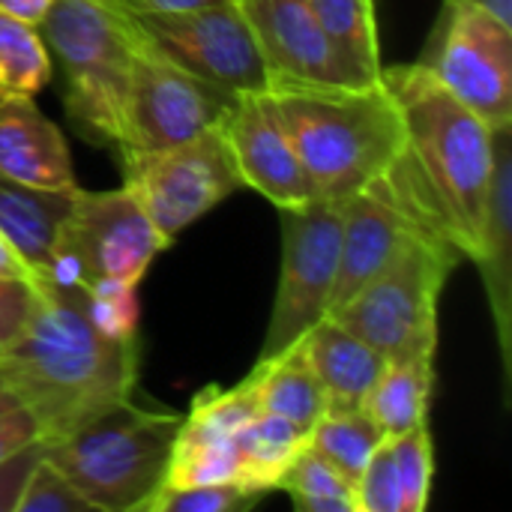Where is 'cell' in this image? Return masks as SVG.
<instances>
[{
    "mask_svg": "<svg viewBox=\"0 0 512 512\" xmlns=\"http://www.w3.org/2000/svg\"><path fill=\"white\" fill-rule=\"evenodd\" d=\"M0 378L48 447L132 399L138 339H108L90 324L78 291L39 285L27 327L0 351Z\"/></svg>",
    "mask_w": 512,
    "mask_h": 512,
    "instance_id": "6da1fadb",
    "label": "cell"
},
{
    "mask_svg": "<svg viewBox=\"0 0 512 512\" xmlns=\"http://www.w3.org/2000/svg\"><path fill=\"white\" fill-rule=\"evenodd\" d=\"M381 75L402 105L408 129L402 165L420 204L462 258L474 261L489 216L495 129L465 108L420 60L384 66Z\"/></svg>",
    "mask_w": 512,
    "mask_h": 512,
    "instance_id": "7a4b0ae2",
    "label": "cell"
},
{
    "mask_svg": "<svg viewBox=\"0 0 512 512\" xmlns=\"http://www.w3.org/2000/svg\"><path fill=\"white\" fill-rule=\"evenodd\" d=\"M267 93L327 201L369 189L408 147L402 105L384 75L357 84L273 78Z\"/></svg>",
    "mask_w": 512,
    "mask_h": 512,
    "instance_id": "3957f363",
    "label": "cell"
},
{
    "mask_svg": "<svg viewBox=\"0 0 512 512\" xmlns=\"http://www.w3.org/2000/svg\"><path fill=\"white\" fill-rule=\"evenodd\" d=\"M39 30L63 72L69 123L117 156L123 93L144 39L132 9L123 0H54Z\"/></svg>",
    "mask_w": 512,
    "mask_h": 512,
    "instance_id": "277c9868",
    "label": "cell"
},
{
    "mask_svg": "<svg viewBox=\"0 0 512 512\" xmlns=\"http://www.w3.org/2000/svg\"><path fill=\"white\" fill-rule=\"evenodd\" d=\"M183 414L147 411L132 399L48 444L60 474L93 512H144L162 489Z\"/></svg>",
    "mask_w": 512,
    "mask_h": 512,
    "instance_id": "5b68a950",
    "label": "cell"
},
{
    "mask_svg": "<svg viewBox=\"0 0 512 512\" xmlns=\"http://www.w3.org/2000/svg\"><path fill=\"white\" fill-rule=\"evenodd\" d=\"M462 252L432 231H417L402 252L327 318L375 348L387 363L438 351V303Z\"/></svg>",
    "mask_w": 512,
    "mask_h": 512,
    "instance_id": "8992f818",
    "label": "cell"
},
{
    "mask_svg": "<svg viewBox=\"0 0 512 512\" xmlns=\"http://www.w3.org/2000/svg\"><path fill=\"white\" fill-rule=\"evenodd\" d=\"M171 246L126 186L75 189L39 285L84 291L96 282L141 285L150 264Z\"/></svg>",
    "mask_w": 512,
    "mask_h": 512,
    "instance_id": "52a82bcc",
    "label": "cell"
},
{
    "mask_svg": "<svg viewBox=\"0 0 512 512\" xmlns=\"http://www.w3.org/2000/svg\"><path fill=\"white\" fill-rule=\"evenodd\" d=\"M120 168L123 186L171 243L225 198L246 189L222 120L174 147L129 153Z\"/></svg>",
    "mask_w": 512,
    "mask_h": 512,
    "instance_id": "ba28073f",
    "label": "cell"
},
{
    "mask_svg": "<svg viewBox=\"0 0 512 512\" xmlns=\"http://www.w3.org/2000/svg\"><path fill=\"white\" fill-rule=\"evenodd\" d=\"M282 267L258 360L297 345L330 312L342 252V201L279 210Z\"/></svg>",
    "mask_w": 512,
    "mask_h": 512,
    "instance_id": "9c48e42d",
    "label": "cell"
},
{
    "mask_svg": "<svg viewBox=\"0 0 512 512\" xmlns=\"http://www.w3.org/2000/svg\"><path fill=\"white\" fill-rule=\"evenodd\" d=\"M231 102V93L177 66L144 36L123 93L117 162L195 138L219 123Z\"/></svg>",
    "mask_w": 512,
    "mask_h": 512,
    "instance_id": "30bf717a",
    "label": "cell"
},
{
    "mask_svg": "<svg viewBox=\"0 0 512 512\" xmlns=\"http://www.w3.org/2000/svg\"><path fill=\"white\" fill-rule=\"evenodd\" d=\"M492 129L512 126V27L474 0H447L420 60Z\"/></svg>",
    "mask_w": 512,
    "mask_h": 512,
    "instance_id": "8fae6325",
    "label": "cell"
},
{
    "mask_svg": "<svg viewBox=\"0 0 512 512\" xmlns=\"http://www.w3.org/2000/svg\"><path fill=\"white\" fill-rule=\"evenodd\" d=\"M144 36L177 66L231 96L267 90L273 72L243 9L228 0L189 12H135Z\"/></svg>",
    "mask_w": 512,
    "mask_h": 512,
    "instance_id": "7c38bea8",
    "label": "cell"
},
{
    "mask_svg": "<svg viewBox=\"0 0 512 512\" xmlns=\"http://www.w3.org/2000/svg\"><path fill=\"white\" fill-rule=\"evenodd\" d=\"M222 129L243 186L261 192L276 210L303 207L321 198L267 90L234 96L222 117Z\"/></svg>",
    "mask_w": 512,
    "mask_h": 512,
    "instance_id": "4fadbf2b",
    "label": "cell"
},
{
    "mask_svg": "<svg viewBox=\"0 0 512 512\" xmlns=\"http://www.w3.org/2000/svg\"><path fill=\"white\" fill-rule=\"evenodd\" d=\"M258 414L255 384L246 375L234 387H204L174 438L162 489L237 480V432Z\"/></svg>",
    "mask_w": 512,
    "mask_h": 512,
    "instance_id": "5bb4252c",
    "label": "cell"
},
{
    "mask_svg": "<svg viewBox=\"0 0 512 512\" xmlns=\"http://www.w3.org/2000/svg\"><path fill=\"white\" fill-rule=\"evenodd\" d=\"M255 30L273 78L297 81H345L357 84L309 0H234Z\"/></svg>",
    "mask_w": 512,
    "mask_h": 512,
    "instance_id": "9a60e30c",
    "label": "cell"
},
{
    "mask_svg": "<svg viewBox=\"0 0 512 512\" xmlns=\"http://www.w3.org/2000/svg\"><path fill=\"white\" fill-rule=\"evenodd\" d=\"M0 177L33 189L78 186L69 144L36 96L0 99Z\"/></svg>",
    "mask_w": 512,
    "mask_h": 512,
    "instance_id": "2e32d148",
    "label": "cell"
},
{
    "mask_svg": "<svg viewBox=\"0 0 512 512\" xmlns=\"http://www.w3.org/2000/svg\"><path fill=\"white\" fill-rule=\"evenodd\" d=\"M510 129H495V177L489 195V216L483 228V243L474 258L480 267L489 312L495 321L498 351L504 363V384L512 378V267H510V237H512V150Z\"/></svg>",
    "mask_w": 512,
    "mask_h": 512,
    "instance_id": "e0dca14e",
    "label": "cell"
},
{
    "mask_svg": "<svg viewBox=\"0 0 512 512\" xmlns=\"http://www.w3.org/2000/svg\"><path fill=\"white\" fill-rule=\"evenodd\" d=\"M300 342L327 393V411H363L387 360L333 318H321Z\"/></svg>",
    "mask_w": 512,
    "mask_h": 512,
    "instance_id": "ac0fdd59",
    "label": "cell"
},
{
    "mask_svg": "<svg viewBox=\"0 0 512 512\" xmlns=\"http://www.w3.org/2000/svg\"><path fill=\"white\" fill-rule=\"evenodd\" d=\"M72 189H33L0 177V234L30 267L33 279L42 276L57 231L72 207Z\"/></svg>",
    "mask_w": 512,
    "mask_h": 512,
    "instance_id": "d6986e66",
    "label": "cell"
},
{
    "mask_svg": "<svg viewBox=\"0 0 512 512\" xmlns=\"http://www.w3.org/2000/svg\"><path fill=\"white\" fill-rule=\"evenodd\" d=\"M255 384L258 411L282 417L306 432L327 414V393L303 351V342L264 357L249 372Z\"/></svg>",
    "mask_w": 512,
    "mask_h": 512,
    "instance_id": "ffe728a7",
    "label": "cell"
},
{
    "mask_svg": "<svg viewBox=\"0 0 512 512\" xmlns=\"http://www.w3.org/2000/svg\"><path fill=\"white\" fill-rule=\"evenodd\" d=\"M435 387V357L387 363L372 384L363 414L384 438H396L429 423V402Z\"/></svg>",
    "mask_w": 512,
    "mask_h": 512,
    "instance_id": "44dd1931",
    "label": "cell"
},
{
    "mask_svg": "<svg viewBox=\"0 0 512 512\" xmlns=\"http://www.w3.org/2000/svg\"><path fill=\"white\" fill-rule=\"evenodd\" d=\"M309 447V432L258 411L234 441L237 450V480L249 486L252 492H279V483L285 471L294 465V459Z\"/></svg>",
    "mask_w": 512,
    "mask_h": 512,
    "instance_id": "7402d4cb",
    "label": "cell"
},
{
    "mask_svg": "<svg viewBox=\"0 0 512 512\" xmlns=\"http://www.w3.org/2000/svg\"><path fill=\"white\" fill-rule=\"evenodd\" d=\"M330 45L357 81L381 75V39L375 0H309Z\"/></svg>",
    "mask_w": 512,
    "mask_h": 512,
    "instance_id": "603a6c76",
    "label": "cell"
},
{
    "mask_svg": "<svg viewBox=\"0 0 512 512\" xmlns=\"http://www.w3.org/2000/svg\"><path fill=\"white\" fill-rule=\"evenodd\" d=\"M51 60L39 24L0 9V99L42 93L54 72Z\"/></svg>",
    "mask_w": 512,
    "mask_h": 512,
    "instance_id": "cb8c5ba5",
    "label": "cell"
},
{
    "mask_svg": "<svg viewBox=\"0 0 512 512\" xmlns=\"http://www.w3.org/2000/svg\"><path fill=\"white\" fill-rule=\"evenodd\" d=\"M384 435L363 411H327L309 432V447L318 450L354 486Z\"/></svg>",
    "mask_w": 512,
    "mask_h": 512,
    "instance_id": "d4e9b609",
    "label": "cell"
},
{
    "mask_svg": "<svg viewBox=\"0 0 512 512\" xmlns=\"http://www.w3.org/2000/svg\"><path fill=\"white\" fill-rule=\"evenodd\" d=\"M390 441V453L399 474L402 489V512H423L432 498V477H435V447L429 423L411 432H402Z\"/></svg>",
    "mask_w": 512,
    "mask_h": 512,
    "instance_id": "484cf974",
    "label": "cell"
},
{
    "mask_svg": "<svg viewBox=\"0 0 512 512\" xmlns=\"http://www.w3.org/2000/svg\"><path fill=\"white\" fill-rule=\"evenodd\" d=\"M90 324L117 342L138 339V285L132 282H96L78 291Z\"/></svg>",
    "mask_w": 512,
    "mask_h": 512,
    "instance_id": "4316f807",
    "label": "cell"
},
{
    "mask_svg": "<svg viewBox=\"0 0 512 512\" xmlns=\"http://www.w3.org/2000/svg\"><path fill=\"white\" fill-rule=\"evenodd\" d=\"M261 498V492H252L240 480H225L186 489H159L144 512H237L255 507Z\"/></svg>",
    "mask_w": 512,
    "mask_h": 512,
    "instance_id": "83f0119b",
    "label": "cell"
},
{
    "mask_svg": "<svg viewBox=\"0 0 512 512\" xmlns=\"http://www.w3.org/2000/svg\"><path fill=\"white\" fill-rule=\"evenodd\" d=\"M279 492L288 498H342L354 504V486L318 450L306 447L285 471Z\"/></svg>",
    "mask_w": 512,
    "mask_h": 512,
    "instance_id": "f1b7e54d",
    "label": "cell"
},
{
    "mask_svg": "<svg viewBox=\"0 0 512 512\" xmlns=\"http://www.w3.org/2000/svg\"><path fill=\"white\" fill-rule=\"evenodd\" d=\"M15 512H93V507L75 492V486L60 474V468L45 459L33 465Z\"/></svg>",
    "mask_w": 512,
    "mask_h": 512,
    "instance_id": "f546056e",
    "label": "cell"
},
{
    "mask_svg": "<svg viewBox=\"0 0 512 512\" xmlns=\"http://www.w3.org/2000/svg\"><path fill=\"white\" fill-rule=\"evenodd\" d=\"M354 507L357 512H402L399 474H396V462H393L387 438L372 453L369 465L354 483Z\"/></svg>",
    "mask_w": 512,
    "mask_h": 512,
    "instance_id": "4dcf8cb0",
    "label": "cell"
},
{
    "mask_svg": "<svg viewBox=\"0 0 512 512\" xmlns=\"http://www.w3.org/2000/svg\"><path fill=\"white\" fill-rule=\"evenodd\" d=\"M39 297L36 279L24 276H0V351L12 345L27 327L33 306Z\"/></svg>",
    "mask_w": 512,
    "mask_h": 512,
    "instance_id": "1f68e13d",
    "label": "cell"
},
{
    "mask_svg": "<svg viewBox=\"0 0 512 512\" xmlns=\"http://www.w3.org/2000/svg\"><path fill=\"white\" fill-rule=\"evenodd\" d=\"M42 453H45V444L33 441L0 462V512H15L18 498L24 492V483H27L33 465L42 459Z\"/></svg>",
    "mask_w": 512,
    "mask_h": 512,
    "instance_id": "d6a6232c",
    "label": "cell"
},
{
    "mask_svg": "<svg viewBox=\"0 0 512 512\" xmlns=\"http://www.w3.org/2000/svg\"><path fill=\"white\" fill-rule=\"evenodd\" d=\"M39 441V432H36V423L33 417L21 408V405H12L0 414V462L6 456H12L15 450L27 447Z\"/></svg>",
    "mask_w": 512,
    "mask_h": 512,
    "instance_id": "836d02e7",
    "label": "cell"
},
{
    "mask_svg": "<svg viewBox=\"0 0 512 512\" xmlns=\"http://www.w3.org/2000/svg\"><path fill=\"white\" fill-rule=\"evenodd\" d=\"M135 12H189V9H204V6H219L228 0H123Z\"/></svg>",
    "mask_w": 512,
    "mask_h": 512,
    "instance_id": "e575fe53",
    "label": "cell"
},
{
    "mask_svg": "<svg viewBox=\"0 0 512 512\" xmlns=\"http://www.w3.org/2000/svg\"><path fill=\"white\" fill-rule=\"evenodd\" d=\"M54 0H0V9L30 21V24H39L45 18V12L51 9Z\"/></svg>",
    "mask_w": 512,
    "mask_h": 512,
    "instance_id": "d590c367",
    "label": "cell"
},
{
    "mask_svg": "<svg viewBox=\"0 0 512 512\" xmlns=\"http://www.w3.org/2000/svg\"><path fill=\"white\" fill-rule=\"evenodd\" d=\"M291 504L300 512H357L351 501L342 498H291Z\"/></svg>",
    "mask_w": 512,
    "mask_h": 512,
    "instance_id": "8d00e7d4",
    "label": "cell"
},
{
    "mask_svg": "<svg viewBox=\"0 0 512 512\" xmlns=\"http://www.w3.org/2000/svg\"><path fill=\"white\" fill-rule=\"evenodd\" d=\"M0 276H24V279H33L30 267L18 258V252L6 243L3 234H0Z\"/></svg>",
    "mask_w": 512,
    "mask_h": 512,
    "instance_id": "74e56055",
    "label": "cell"
},
{
    "mask_svg": "<svg viewBox=\"0 0 512 512\" xmlns=\"http://www.w3.org/2000/svg\"><path fill=\"white\" fill-rule=\"evenodd\" d=\"M474 3H480L486 12H492L498 21H504V24L512 27V0H474Z\"/></svg>",
    "mask_w": 512,
    "mask_h": 512,
    "instance_id": "f35d334b",
    "label": "cell"
},
{
    "mask_svg": "<svg viewBox=\"0 0 512 512\" xmlns=\"http://www.w3.org/2000/svg\"><path fill=\"white\" fill-rule=\"evenodd\" d=\"M12 405H18V402L12 399L9 387H6V384H3V378H0V414H3L6 408H12Z\"/></svg>",
    "mask_w": 512,
    "mask_h": 512,
    "instance_id": "ab89813d",
    "label": "cell"
}]
</instances>
